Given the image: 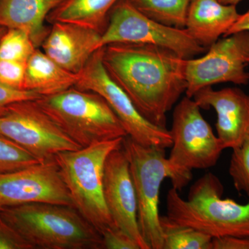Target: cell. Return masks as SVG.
<instances>
[{
    "label": "cell",
    "instance_id": "obj_5",
    "mask_svg": "<svg viewBox=\"0 0 249 249\" xmlns=\"http://www.w3.org/2000/svg\"><path fill=\"white\" fill-rule=\"evenodd\" d=\"M36 101L81 147L127 136L115 113L97 93L73 87L56 94L42 96Z\"/></svg>",
    "mask_w": 249,
    "mask_h": 249
},
{
    "label": "cell",
    "instance_id": "obj_21",
    "mask_svg": "<svg viewBox=\"0 0 249 249\" xmlns=\"http://www.w3.org/2000/svg\"><path fill=\"white\" fill-rule=\"evenodd\" d=\"M163 233V249H212L213 238L191 227H182L160 216Z\"/></svg>",
    "mask_w": 249,
    "mask_h": 249
},
{
    "label": "cell",
    "instance_id": "obj_27",
    "mask_svg": "<svg viewBox=\"0 0 249 249\" xmlns=\"http://www.w3.org/2000/svg\"><path fill=\"white\" fill-rule=\"evenodd\" d=\"M42 97L34 91L14 89L0 84V115L8 106L18 101L26 100H37Z\"/></svg>",
    "mask_w": 249,
    "mask_h": 249
},
{
    "label": "cell",
    "instance_id": "obj_19",
    "mask_svg": "<svg viewBox=\"0 0 249 249\" xmlns=\"http://www.w3.org/2000/svg\"><path fill=\"white\" fill-rule=\"evenodd\" d=\"M119 0H63L47 17V22H70L98 31L107 27L111 10Z\"/></svg>",
    "mask_w": 249,
    "mask_h": 249
},
{
    "label": "cell",
    "instance_id": "obj_6",
    "mask_svg": "<svg viewBox=\"0 0 249 249\" xmlns=\"http://www.w3.org/2000/svg\"><path fill=\"white\" fill-rule=\"evenodd\" d=\"M193 98L185 96L175 106L170 130L172 150L168 158L173 188L181 191L192 179V170L217 164L224 147L205 120Z\"/></svg>",
    "mask_w": 249,
    "mask_h": 249
},
{
    "label": "cell",
    "instance_id": "obj_23",
    "mask_svg": "<svg viewBox=\"0 0 249 249\" xmlns=\"http://www.w3.org/2000/svg\"><path fill=\"white\" fill-rule=\"evenodd\" d=\"M39 162L25 149L0 134V174L16 171Z\"/></svg>",
    "mask_w": 249,
    "mask_h": 249
},
{
    "label": "cell",
    "instance_id": "obj_22",
    "mask_svg": "<svg viewBox=\"0 0 249 249\" xmlns=\"http://www.w3.org/2000/svg\"><path fill=\"white\" fill-rule=\"evenodd\" d=\"M36 49L25 31L6 29L0 40V60L27 63Z\"/></svg>",
    "mask_w": 249,
    "mask_h": 249
},
{
    "label": "cell",
    "instance_id": "obj_12",
    "mask_svg": "<svg viewBox=\"0 0 249 249\" xmlns=\"http://www.w3.org/2000/svg\"><path fill=\"white\" fill-rule=\"evenodd\" d=\"M47 203L73 206L54 159L0 174V204L6 206Z\"/></svg>",
    "mask_w": 249,
    "mask_h": 249
},
{
    "label": "cell",
    "instance_id": "obj_30",
    "mask_svg": "<svg viewBox=\"0 0 249 249\" xmlns=\"http://www.w3.org/2000/svg\"><path fill=\"white\" fill-rule=\"evenodd\" d=\"M241 31H249V9L245 14H240L237 20L224 36H230Z\"/></svg>",
    "mask_w": 249,
    "mask_h": 249
},
{
    "label": "cell",
    "instance_id": "obj_32",
    "mask_svg": "<svg viewBox=\"0 0 249 249\" xmlns=\"http://www.w3.org/2000/svg\"><path fill=\"white\" fill-rule=\"evenodd\" d=\"M6 28L1 27L0 26V40H1V37L4 35L5 31H6Z\"/></svg>",
    "mask_w": 249,
    "mask_h": 249
},
{
    "label": "cell",
    "instance_id": "obj_7",
    "mask_svg": "<svg viewBox=\"0 0 249 249\" xmlns=\"http://www.w3.org/2000/svg\"><path fill=\"white\" fill-rule=\"evenodd\" d=\"M123 148L129 160L137 201V221L142 238L150 249H163L159 203L160 186L171 178L165 149L146 146L124 137Z\"/></svg>",
    "mask_w": 249,
    "mask_h": 249
},
{
    "label": "cell",
    "instance_id": "obj_4",
    "mask_svg": "<svg viewBox=\"0 0 249 249\" xmlns=\"http://www.w3.org/2000/svg\"><path fill=\"white\" fill-rule=\"evenodd\" d=\"M124 138L59 152L54 157L73 207L99 233L116 227L105 201L103 177L108 156L123 147Z\"/></svg>",
    "mask_w": 249,
    "mask_h": 249
},
{
    "label": "cell",
    "instance_id": "obj_24",
    "mask_svg": "<svg viewBox=\"0 0 249 249\" xmlns=\"http://www.w3.org/2000/svg\"><path fill=\"white\" fill-rule=\"evenodd\" d=\"M229 174L235 189L249 197V137L240 146L232 149Z\"/></svg>",
    "mask_w": 249,
    "mask_h": 249
},
{
    "label": "cell",
    "instance_id": "obj_18",
    "mask_svg": "<svg viewBox=\"0 0 249 249\" xmlns=\"http://www.w3.org/2000/svg\"><path fill=\"white\" fill-rule=\"evenodd\" d=\"M79 74L71 73L38 48L27 62L23 89L40 96H52L76 86Z\"/></svg>",
    "mask_w": 249,
    "mask_h": 249
},
{
    "label": "cell",
    "instance_id": "obj_3",
    "mask_svg": "<svg viewBox=\"0 0 249 249\" xmlns=\"http://www.w3.org/2000/svg\"><path fill=\"white\" fill-rule=\"evenodd\" d=\"M224 187L213 173L205 174L192 186L185 200L172 188L166 197V217L174 224L193 228L213 239L249 237V197L245 204L222 199Z\"/></svg>",
    "mask_w": 249,
    "mask_h": 249
},
{
    "label": "cell",
    "instance_id": "obj_20",
    "mask_svg": "<svg viewBox=\"0 0 249 249\" xmlns=\"http://www.w3.org/2000/svg\"><path fill=\"white\" fill-rule=\"evenodd\" d=\"M139 12L156 22L185 29L191 0H127Z\"/></svg>",
    "mask_w": 249,
    "mask_h": 249
},
{
    "label": "cell",
    "instance_id": "obj_14",
    "mask_svg": "<svg viewBox=\"0 0 249 249\" xmlns=\"http://www.w3.org/2000/svg\"><path fill=\"white\" fill-rule=\"evenodd\" d=\"M202 109L217 113V137L224 149L240 146L249 137V95L236 88H204L193 97Z\"/></svg>",
    "mask_w": 249,
    "mask_h": 249
},
{
    "label": "cell",
    "instance_id": "obj_33",
    "mask_svg": "<svg viewBox=\"0 0 249 249\" xmlns=\"http://www.w3.org/2000/svg\"><path fill=\"white\" fill-rule=\"evenodd\" d=\"M3 207H4V206H2V205H1V204H0V211H1V209H3Z\"/></svg>",
    "mask_w": 249,
    "mask_h": 249
},
{
    "label": "cell",
    "instance_id": "obj_28",
    "mask_svg": "<svg viewBox=\"0 0 249 249\" xmlns=\"http://www.w3.org/2000/svg\"><path fill=\"white\" fill-rule=\"evenodd\" d=\"M0 249H32L14 229L0 219Z\"/></svg>",
    "mask_w": 249,
    "mask_h": 249
},
{
    "label": "cell",
    "instance_id": "obj_13",
    "mask_svg": "<svg viewBox=\"0 0 249 249\" xmlns=\"http://www.w3.org/2000/svg\"><path fill=\"white\" fill-rule=\"evenodd\" d=\"M103 195L114 225L134 239L141 249H150L139 231L137 196L123 147L111 152L106 160Z\"/></svg>",
    "mask_w": 249,
    "mask_h": 249
},
{
    "label": "cell",
    "instance_id": "obj_1",
    "mask_svg": "<svg viewBox=\"0 0 249 249\" xmlns=\"http://www.w3.org/2000/svg\"><path fill=\"white\" fill-rule=\"evenodd\" d=\"M186 60L169 49L114 43L103 47L111 79L147 120L166 128V115L186 90Z\"/></svg>",
    "mask_w": 249,
    "mask_h": 249
},
{
    "label": "cell",
    "instance_id": "obj_9",
    "mask_svg": "<svg viewBox=\"0 0 249 249\" xmlns=\"http://www.w3.org/2000/svg\"><path fill=\"white\" fill-rule=\"evenodd\" d=\"M0 134L25 149L40 162L53 160L59 152L81 148L46 114L36 100L8 106L0 115Z\"/></svg>",
    "mask_w": 249,
    "mask_h": 249
},
{
    "label": "cell",
    "instance_id": "obj_17",
    "mask_svg": "<svg viewBox=\"0 0 249 249\" xmlns=\"http://www.w3.org/2000/svg\"><path fill=\"white\" fill-rule=\"evenodd\" d=\"M62 1L0 0V26L25 31L38 48L49 32L45 26L47 17Z\"/></svg>",
    "mask_w": 249,
    "mask_h": 249
},
{
    "label": "cell",
    "instance_id": "obj_2",
    "mask_svg": "<svg viewBox=\"0 0 249 249\" xmlns=\"http://www.w3.org/2000/svg\"><path fill=\"white\" fill-rule=\"evenodd\" d=\"M0 219L32 249H103L99 232L73 206L47 203L6 206Z\"/></svg>",
    "mask_w": 249,
    "mask_h": 249
},
{
    "label": "cell",
    "instance_id": "obj_11",
    "mask_svg": "<svg viewBox=\"0 0 249 249\" xmlns=\"http://www.w3.org/2000/svg\"><path fill=\"white\" fill-rule=\"evenodd\" d=\"M209 49L204 56L186 60L187 97L219 83L248 85L249 31L225 36Z\"/></svg>",
    "mask_w": 249,
    "mask_h": 249
},
{
    "label": "cell",
    "instance_id": "obj_26",
    "mask_svg": "<svg viewBox=\"0 0 249 249\" xmlns=\"http://www.w3.org/2000/svg\"><path fill=\"white\" fill-rule=\"evenodd\" d=\"M103 249H141L137 242L119 228L109 227L100 232Z\"/></svg>",
    "mask_w": 249,
    "mask_h": 249
},
{
    "label": "cell",
    "instance_id": "obj_10",
    "mask_svg": "<svg viewBox=\"0 0 249 249\" xmlns=\"http://www.w3.org/2000/svg\"><path fill=\"white\" fill-rule=\"evenodd\" d=\"M75 88L101 95L119 118L127 136L134 142L146 146L171 147L173 141L170 130L147 120L127 93L108 74L103 65V48L91 55L79 73Z\"/></svg>",
    "mask_w": 249,
    "mask_h": 249
},
{
    "label": "cell",
    "instance_id": "obj_25",
    "mask_svg": "<svg viewBox=\"0 0 249 249\" xmlns=\"http://www.w3.org/2000/svg\"><path fill=\"white\" fill-rule=\"evenodd\" d=\"M26 67L27 63L24 62L0 60V84L24 90Z\"/></svg>",
    "mask_w": 249,
    "mask_h": 249
},
{
    "label": "cell",
    "instance_id": "obj_29",
    "mask_svg": "<svg viewBox=\"0 0 249 249\" xmlns=\"http://www.w3.org/2000/svg\"><path fill=\"white\" fill-rule=\"evenodd\" d=\"M212 249H249V237L225 236L213 238Z\"/></svg>",
    "mask_w": 249,
    "mask_h": 249
},
{
    "label": "cell",
    "instance_id": "obj_15",
    "mask_svg": "<svg viewBox=\"0 0 249 249\" xmlns=\"http://www.w3.org/2000/svg\"><path fill=\"white\" fill-rule=\"evenodd\" d=\"M101 34L70 22H55L42 44V51L62 68L79 74L99 49Z\"/></svg>",
    "mask_w": 249,
    "mask_h": 249
},
{
    "label": "cell",
    "instance_id": "obj_31",
    "mask_svg": "<svg viewBox=\"0 0 249 249\" xmlns=\"http://www.w3.org/2000/svg\"><path fill=\"white\" fill-rule=\"evenodd\" d=\"M241 1H242V0H219V1L222 2V4L234 5V6H236V5L239 4Z\"/></svg>",
    "mask_w": 249,
    "mask_h": 249
},
{
    "label": "cell",
    "instance_id": "obj_16",
    "mask_svg": "<svg viewBox=\"0 0 249 249\" xmlns=\"http://www.w3.org/2000/svg\"><path fill=\"white\" fill-rule=\"evenodd\" d=\"M240 16L236 6L222 4L219 0H191L185 29L208 49L227 34Z\"/></svg>",
    "mask_w": 249,
    "mask_h": 249
},
{
    "label": "cell",
    "instance_id": "obj_8",
    "mask_svg": "<svg viewBox=\"0 0 249 249\" xmlns=\"http://www.w3.org/2000/svg\"><path fill=\"white\" fill-rule=\"evenodd\" d=\"M114 43L157 46L184 59L196 58L207 51L186 29L156 22L139 12L127 0H119L111 10L99 48Z\"/></svg>",
    "mask_w": 249,
    "mask_h": 249
}]
</instances>
